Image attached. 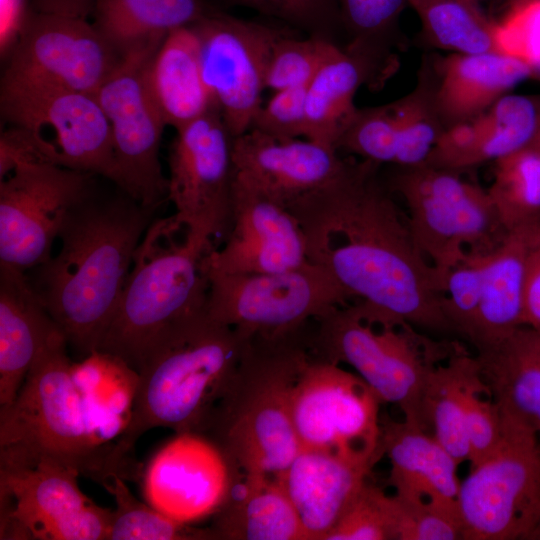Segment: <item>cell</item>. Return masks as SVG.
<instances>
[{
  "mask_svg": "<svg viewBox=\"0 0 540 540\" xmlns=\"http://www.w3.org/2000/svg\"><path fill=\"white\" fill-rule=\"evenodd\" d=\"M533 540H540V525L538 526V528L536 529L534 533Z\"/></svg>",
  "mask_w": 540,
  "mask_h": 540,
  "instance_id": "52",
  "label": "cell"
},
{
  "mask_svg": "<svg viewBox=\"0 0 540 540\" xmlns=\"http://www.w3.org/2000/svg\"><path fill=\"white\" fill-rule=\"evenodd\" d=\"M380 404L359 375L310 354L295 383L291 402L301 449L372 468L382 456Z\"/></svg>",
  "mask_w": 540,
  "mask_h": 540,
  "instance_id": "13",
  "label": "cell"
},
{
  "mask_svg": "<svg viewBox=\"0 0 540 540\" xmlns=\"http://www.w3.org/2000/svg\"><path fill=\"white\" fill-rule=\"evenodd\" d=\"M462 398L472 467L496 449L502 434L499 407L480 375L475 355L466 366Z\"/></svg>",
  "mask_w": 540,
  "mask_h": 540,
  "instance_id": "40",
  "label": "cell"
},
{
  "mask_svg": "<svg viewBox=\"0 0 540 540\" xmlns=\"http://www.w3.org/2000/svg\"><path fill=\"white\" fill-rule=\"evenodd\" d=\"M338 45L325 38L281 35L273 45L265 87L274 92L307 86Z\"/></svg>",
  "mask_w": 540,
  "mask_h": 540,
  "instance_id": "39",
  "label": "cell"
},
{
  "mask_svg": "<svg viewBox=\"0 0 540 540\" xmlns=\"http://www.w3.org/2000/svg\"><path fill=\"white\" fill-rule=\"evenodd\" d=\"M68 343L61 330L48 340L15 400L0 407V446L45 455L102 486L116 477L142 476L131 453L103 447L93 437L82 394L71 374Z\"/></svg>",
  "mask_w": 540,
  "mask_h": 540,
  "instance_id": "7",
  "label": "cell"
},
{
  "mask_svg": "<svg viewBox=\"0 0 540 540\" xmlns=\"http://www.w3.org/2000/svg\"><path fill=\"white\" fill-rule=\"evenodd\" d=\"M378 77L382 76L367 59L337 46L307 86L305 139L336 149L358 109L357 90L375 84Z\"/></svg>",
  "mask_w": 540,
  "mask_h": 540,
  "instance_id": "32",
  "label": "cell"
},
{
  "mask_svg": "<svg viewBox=\"0 0 540 540\" xmlns=\"http://www.w3.org/2000/svg\"><path fill=\"white\" fill-rule=\"evenodd\" d=\"M0 176L21 162H44L119 183L111 127L94 94L1 82Z\"/></svg>",
  "mask_w": 540,
  "mask_h": 540,
  "instance_id": "8",
  "label": "cell"
},
{
  "mask_svg": "<svg viewBox=\"0 0 540 540\" xmlns=\"http://www.w3.org/2000/svg\"><path fill=\"white\" fill-rule=\"evenodd\" d=\"M233 137L216 107L176 130L168 156V195L175 215L212 241L231 221Z\"/></svg>",
  "mask_w": 540,
  "mask_h": 540,
  "instance_id": "18",
  "label": "cell"
},
{
  "mask_svg": "<svg viewBox=\"0 0 540 540\" xmlns=\"http://www.w3.org/2000/svg\"><path fill=\"white\" fill-rule=\"evenodd\" d=\"M524 324L540 330V222L530 229L527 238Z\"/></svg>",
  "mask_w": 540,
  "mask_h": 540,
  "instance_id": "48",
  "label": "cell"
},
{
  "mask_svg": "<svg viewBox=\"0 0 540 540\" xmlns=\"http://www.w3.org/2000/svg\"><path fill=\"white\" fill-rule=\"evenodd\" d=\"M371 467L301 449L276 479L293 504L306 540H325L367 480Z\"/></svg>",
  "mask_w": 540,
  "mask_h": 540,
  "instance_id": "24",
  "label": "cell"
},
{
  "mask_svg": "<svg viewBox=\"0 0 540 540\" xmlns=\"http://www.w3.org/2000/svg\"><path fill=\"white\" fill-rule=\"evenodd\" d=\"M250 338L209 316L206 305L170 325L145 355L132 415L119 446L163 427L207 432L241 365Z\"/></svg>",
  "mask_w": 540,
  "mask_h": 540,
  "instance_id": "3",
  "label": "cell"
},
{
  "mask_svg": "<svg viewBox=\"0 0 540 540\" xmlns=\"http://www.w3.org/2000/svg\"><path fill=\"white\" fill-rule=\"evenodd\" d=\"M432 44L460 54L497 52L494 22L468 0H409ZM499 53V52H498Z\"/></svg>",
  "mask_w": 540,
  "mask_h": 540,
  "instance_id": "34",
  "label": "cell"
},
{
  "mask_svg": "<svg viewBox=\"0 0 540 540\" xmlns=\"http://www.w3.org/2000/svg\"><path fill=\"white\" fill-rule=\"evenodd\" d=\"M471 354L463 348L439 364L431 374L426 411L432 435L460 465L470 459L462 387Z\"/></svg>",
  "mask_w": 540,
  "mask_h": 540,
  "instance_id": "35",
  "label": "cell"
},
{
  "mask_svg": "<svg viewBox=\"0 0 540 540\" xmlns=\"http://www.w3.org/2000/svg\"><path fill=\"white\" fill-rule=\"evenodd\" d=\"M390 188L407 208L417 248L444 283L465 255L491 251L507 234L487 189L464 180L459 172L425 164L399 167Z\"/></svg>",
  "mask_w": 540,
  "mask_h": 540,
  "instance_id": "10",
  "label": "cell"
},
{
  "mask_svg": "<svg viewBox=\"0 0 540 540\" xmlns=\"http://www.w3.org/2000/svg\"><path fill=\"white\" fill-rule=\"evenodd\" d=\"M233 176L288 207L345 168L338 150L312 140L280 141L249 129L232 142Z\"/></svg>",
  "mask_w": 540,
  "mask_h": 540,
  "instance_id": "21",
  "label": "cell"
},
{
  "mask_svg": "<svg viewBox=\"0 0 540 540\" xmlns=\"http://www.w3.org/2000/svg\"><path fill=\"white\" fill-rule=\"evenodd\" d=\"M199 40L202 76L231 136L250 129L262 106L271 51L284 30L209 11L190 25Z\"/></svg>",
  "mask_w": 540,
  "mask_h": 540,
  "instance_id": "15",
  "label": "cell"
},
{
  "mask_svg": "<svg viewBox=\"0 0 540 540\" xmlns=\"http://www.w3.org/2000/svg\"><path fill=\"white\" fill-rule=\"evenodd\" d=\"M93 176L21 162L0 177V264L25 272L45 263L69 214L93 193Z\"/></svg>",
  "mask_w": 540,
  "mask_h": 540,
  "instance_id": "14",
  "label": "cell"
},
{
  "mask_svg": "<svg viewBox=\"0 0 540 540\" xmlns=\"http://www.w3.org/2000/svg\"><path fill=\"white\" fill-rule=\"evenodd\" d=\"M141 52L122 62L96 93L111 127L118 188L156 209L168 195L159 160L166 123L145 82L144 67L155 53Z\"/></svg>",
  "mask_w": 540,
  "mask_h": 540,
  "instance_id": "17",
  "label": "cell"
},
{
  "mask_svg": "<svg viewBox=\"0 0 540 540\" xmlns=\"http://www.w3.org/2000/svg\"><path fill=\"white\" fill-rule=\"evenodd\" d=\"M325 540H397L394 496L366 480Z\"/></svg>",
  "mask_w": 540,
  "mask_h": 540,
  "instance_id": "42",
  "label": "cell"
},
{
  "mask_svg": "<svg viewBox=\"0 0 540 540\" xmlns=\"http://www.w3.org/2000/svg\"><path fill=\"white\" fill-rule=\"evenodd\" d=\"M309 355L301 332L250 338L237 375L207 431L235 474L276 478L301 450L291 402Z\"/></svg>",
  "mask_w": 540,
  "mask_h": 540,
  "instance_id": "4",
  "label": "cell"
},
{
  "mask_svg": "<svg viewBox=\"0 0 540 540\" xmlns=\"http://www.w3.org/2000/svg\"><path fill=\"white\" fill-rule=\"evenodd\" d=\"M487 192L508 232L540 222V150L527 146L496 161Z\"/></svg>",
  "mask_w": 540,
  "mask_h": 540,
  "instance_id": "33",
  "label": "cell"
},
{
  "mask_svg": "<svg viewBox=\"0 0 540 540\" xmlns=\"http://www.w3.org/2000/svg\"><path fill=\"white\" fill-rule=\"evenodd\" d=\"M57 330L25 272L0 264V407L15 400Z\"/></svg>",
  "mask_w": 540,
  "mask_h": 540,
  "instance_id": "26",
  "label": "cell"
},
{
  "mask_svg": "<svg viewBox=\"0 0 540 540\" xmlns=\"http://www.w3.org/2000/svg\"><path fill=\"white\" fill-rule=\"evenodd\" d=\"M103 487L113 496L107 540H211L210 528L195 529L173 520L150 504L140 502L129 490L126 480L116 477Z\"/></svg>",
  "mask_w": 540,
  "mask_h": 540,
  "instance_id": "37",
  "label": "cell"
},
{
  "mask_svg": "<svg viewBox=\"0 0 540 540\" xmlns=\"http://www.w3.org/2000/svg\"><path fill=\"white\" fill-rule=\"evenodd\" d=\"M533 75L525 62L498 52L438 58L432 68L433 93L445 129L480 115Z\"/></svg>",
  "mask_w": 540,
  "mask_h": 540,
  "instance_id": "25",
  "label": "cell"
},
{
  "mask_svg": "<svg viewBox=\"0 0 540 540\" xmlns=\"http://www.w3.org/2000/svg\"><path fill=\"white\" fill-rule=\"evenodd\" d=\"M209 8L201 0H95L93 25L123 58L155 51L173 30Z\"/></svg>",
  "mask_w": 540,
  "mask_h": 540,
  "instance_id": "31",
  "label": "cell"
},
{
  "mask_svg": "<svg viewBox=\"0 0 540 540\" xmlns=\"http://www.w3.org/2000/svg\"><path fill=\"white\" fill-rule=\"evenodd\" d=\"M531 145L535 146L536 148L540 150V131Z\"/></svg>",
  "mask_w": 540,
  "mask_h": 540,
  "instance_id": "51",
  "label": "cell"
},
{
  "mask_svg": "<svg viewBox=\"0 0 540 540\" xmlns=\"http://www.w3.org/2000/svg\"><path fill=\"white\" fill-rule=\"evenodd\" d=\"M500 413L499 444L460 482L463 540H533L540 525V435Z\"/></svg>",
  "mask_w": 540,
  "mask_h": 540,
  "instance_id": "11",
  "label": "cell"
},
{
  "mask_svg": "<svg viewBox=\"0 0 540 540\" xmlns=\"http://www.w3.org/2000/svg\"><path fill=\"white\" fill-rule=\"evenodd\" d=\"M480 375L500 411L540 435V330L522 325L476 350Z\"/></svg>",
  "mask_w": 540,
  "mask_h": 540,
  "instance_id": "28",
  "label": "cell"
},
{
  "mask_svg": "<svg viewBox=\"0 0 540 540\" xmlns=\"http://www.w3.org/2000/svg\"><path fill=\"white\" fill-rule=\"evenodd\" d=\"M336 149L375 164H395L398 132L392 103L357 109Z\"/></svg>",
  "mask_w": 540,
  "mask_h": 540,
  "instance_id": "41",
  "label": "cell"
},
{
  "mask_svg": "<svg viewBox=\"0 0 540 540\" xmlns=\"http://www.w3.org/2000/svg\"><path fill=\"white\" fill-rule=\"evenodd\" d=\"M468 1H471V2H473V3H476V4H477L479 0H468Z\"/></svg>",
  "mask_w": 540,
  "mask_h": 540,
  "instance_id": "53",
  "label": "cell"
},
{
  "mask_svg": "<svg viewBox=\"0 0 540 540\" xmlns=\"http://www.w3.org/2000/svg\"><path fill=\"white\" fill-rule=\"evenodd\" d=\"M398 132V167L425 164L445 130L436 109L432 72L422 69L417 86L392 103Z\"/></svg>",
  "mask_w": 540,
  "mask_h": 540,
  "instance_id": "36",
  "label": "cell"
},
{
  "mask_svg": "<svg viewBox=\"0 0 540 540\" xmlns=\"http://www.w3.org/2000/svg\"><path fill=\"white\" fill-rule=\"evenodd\" d=\"M210 530L222 540H306L299 516L276 478L236 474Z\"/></svg>",
  "mask_w": 540,
  "mask_h": 540,
  "instance_id": "29",
  "label": "cell"
},
{
  "mask_svg": "<svg viewBox=\"0 0 540 540\" xmlns=\"http://www.w3.org/2000/svg\"><path fill=\"white\" fill-rule=\"evenodd\" d=\"M409 0H338L341 26L349 35L346 49L355 52L381 72L386 60V39Z\"/></svg>",
  "mask_w": 540,
  "mask_h": 540,
  "instance_id": "38",
  "label": "cell"
},
{
  "mask_svg": "<svg viewBox=\"0 0 540 540\" xmlns=\"http://www.w3.org/2000/svg\"><path fill=\"white\" fill-rule=\"evenodd\" d=\"M95 0H31V8L40 13L87 19L92 15Z\"/></svg>",
  "mask_w": 540,
  "mask_h": 540,
  "instance_id": "50",
  "label": "cell"
},
{
  "mask_svg": "<svg viewBox=\"0 0 540 540\" xmlns=\"http://www.w3.org/2000/svg\"><path fill=\"white\" fill-rule=\"evenodd\" d=\"M540 131V102L506 94L480 115L446 128L425 165L460 172L530 146Z\"/></svg>",
  "mask_w": 540,
  "mask_h": 540,
  "instance_id": "22",
  "label": "cell"
},
{
  "mask_svg": "<svg viewBox=\"0 0 540 540\" xmlns=\"http://www.w3.org/2000/svg\"><path fill=\"white\" fill-rule=\"evenodd\" d=\"M215 248L209 237L187 227L175 214L154 219L135 251L98 350L118 356L138 371L170 325L206 305V260Z\"/></svg>",
  "mask_w": 540,
  "mask_h": 540,
  "instance_id": "6",
  "label": "cell"
},
{
  "mask_svg": "<svg viewBox=\"0 0 540 540\" xmlns=\"http://www.w3.org/2000/svg\"><path fill=\"white\" fill-rule=\"evenodd\" d=\"M8 57L1 82L94 95L123 59L87 19L33 9Z\"/></svg>",
  "mask_w": 540,
  "mask_h": 540,
  "instance_id": "16",
  "label": "cell"
},
{
  "mask_svg": "<svg viewBox=\"0 0 540 540\" xmlns=\"http://www.w3.org/2000/svg\"><path fill=\"white\" fill-rule=\"evenodd\" d=\"M235 471L223 450L202 433H178L142 473L145 500L183 524L214 516L228 498Z\"/></svg>",
  "mask_w": 540,
  "mask_h": 540,
  "instance_id": "19",
  "label": "cell"
},
{
  "mask_svg": "<svg viewBox=\"0 0 540 540\" xmlns=\"http://www.w3.org/2000/svg\"><path fill=\"white\" fill-rule=\"evenodd\" d=\"M308 261L304 234L291 210L233 176L230 227L223 245L207 256V269L271 273Z\"/></svg>",
  "mask_w": 540,
  "mask_h": 540,
  "instance_id": "20",
  "label": "cell"
},
{
  "mask_svg": "<svg viewBox=\"0 0 540 540\" xmlns=\"http://www.w3.org/2000/svg\"><path fill=\"white\" fill-rule=\"evenodd\" d=\"M380 451L390 462L394 495L459 512V465L430 432L404 419L386 418L381 420Z\"/></svg>",
  "mask_w": 540,
  "mask_h": 540,
  "instance_id": "23",
  "label": "cell"
},
{
  "mask_svg": "<svg viewBox=\"0 0 540 540\" xmlns=\"http://www.w3.org/2000/svg\"><path fill=\"white\" fill-rule=\"evenodd\" d=\"M497 52L528 64L540 73V0H517L494 22Z\"/></svg>",
  "mask_w": 540,
  "mask_h": 540,
  "instance_id": "44",
  "label": "cell"
},
{
  "mask_svg": "<svg viewBox=\"0 0 540 540\" xmlns=\"http://www.w3.org/2000/svg\"><path fill=\"white\" fill-rule=\"evenodd\" d=\"M393 496L397 540H463L458 511Z\"/></svg>",
  "mask_w": 540,
  "mask_h": 540,
  "instance_id": "45",
  "label": "cell"
},
{
  "mask_svg": "<svg viewBox=\"0 0 540 540\" xmlns=\"http://www.w3.org/2000/svg\"><path fill=\"white\" fill-rule=\"evenodd\" d=\"M154 211L125 192L90 194L67 217L58 253L29 278L68 346L84 357L99 349L113 320Z\"/></svg>",
  "mask_w": 540,
  "mask_h": 540,
  "instance_id": "2",
  "label": "cell"
},
{
  "mask_svg": "<svg viewBox=\"0 0 540 540\" xmlns=\"http://www.w3.org/2000/svg\"><path fill=\"white\" fill-rule=\"evenodd\" d=\"M307 86L274 92L255 114L250 129L280 141L305 138Z\"/></svg>",
  "mask_w": 540,
  "mask_h": 540,
  "instance_id": "46",
  "label": "cell"
},
{
  "mask_svg": "<svg viewBox=\"0 0 540 540\" xmlns=\"http://www.w3.org/2000/svg\"><path fill=\"white\" fill-rule=\"evenodd\" d=\"M317 323L311 342L316 356L350 366L381 403L396 405L405 421L431 431L426 411L429 379L439 364L463 348L459 343L437 339L362 300L336 307Z\"/></svg>",
  "mask_w": 540,
  "mask_h": 540,
  "instance_id": "5",
  "label": "cell"
},
{
  "mask_svg": "<svg viewBox=\"0 0 540 540\" xmlns=\"http://www.w3.org/2000/svg\"><path fill=\"white\" fill-rule=\"evenodd\" d=\"M508 232L483 255L480 307L472 346L478 350L524 324L526 245L530 229Z\"/></svg>",
  "mask_w": 540,
  "mask_h": 540,
  "instance_id": "30",
  "label": "cell"
},
{
  "mask_svg": "<svg viewBox=\"0 0 540 540\" xmlns=\"http://www.w3.org/2000/svg\"><path fill=\"white\" fill-rule=\"evenodd\" d=\"M207 273V313L247 338L297 334L310 320L352 301L325 269L310 261L281 272Z\"/></svg>",
  "mask_w": 540,
  "mask_h": 540,
  "instance_id": "12",
  "label": "cell"
},
{
  "mask_svg": "<svg viewBox=\"0 0 540 540\" xmlns=\"http://www.w3.org/2000/svg\"><path fill=\"white\" fill-rule=\"evenodd\" d=\"M79 476L48 456L0 446V539L107 540L113 510L90 500Z\"/></svg>",
  "mask_w": 540,
  "mask_h": 540,
  "instance_id": "9",
  "label": "cell"
},
{
  "mask_svg": "<svg viewBox=\"0 0 540 540\" xmlns=\"http://www.w3.org/2000/svg\"><path fill=\"white\" fill-rule=\"evenodd\" d=\"M275 18L330 41L342 27L338 0H277Z\"/></svg>",
  "mask_w": 540,
  "mask_h": 540,
  "instance_id": "47",
  "label": "cell"
},
{
  "mask_svg": "<svg viewBox=\"0 0 540 540\" xmlns=\"http://www.w3.org/2000/svg\"><path fill=\"white\" fill-rule=\"evenodd\" d=\"M378 164L349 160L333 180L288 205L307 258L351 300L383 308L434 336L454 335L444 280L424 258L407 217L377 178Z\"/></svg>",
  "mask_w": 540,
  "mask_h": 540,
  "instance_id": "1",
  "label": "cell"
},
{
  "mask_svg": "<svg viewBox=\"0 0 540 540\" xmlns=\"http://www.w3.org/2000/svg\"><path fill=\"white\" fill-rule=\"evenodd\" d=\"M1 52L7 53L16 42L32 8L27 0H0Z\"/></svg>",
  "mask_w": 540,
  "mask_h": 540,
  "instance_id": "49",
  "label": "cell"
},
{
  "mask_svg": "<svg viewBox=\"0 0 540 540\" xmlns=\"http://www.w3.org/2000/svg\"><path fill=\"white\" fill-rule=\"evenodd\" d=\"M484 253L465 255L446 275L443 307L455 335L472 344L480 307Z\"/></svg>",
  "mask_w": 540,
  "mask_h": 540,
  "instance_id": "43",
  "label": "cell"
},
{
  "mask_svg": "<svg viewBox=\"0 0 540 540\" xmlns=\"http://www.w3.org/2000/svg\"><path fill=\"white\" fill-rule=\"evenodd\" d=\"M144 77L166 126L175 130L215 107L202 76L199 40L190 25L166 36L147 60Z\"/></svg>",
  "mask_w": 540,
  "mask_h": 540,
  "instance_id": "27",
  "label": "cell"
}]
</instances>
